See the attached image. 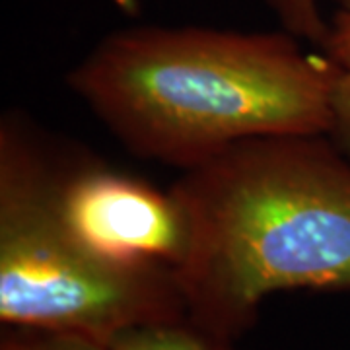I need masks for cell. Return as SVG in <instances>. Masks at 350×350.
<instances>
[{"label": "cell", "mask_w": 350, "mask_h": 350, "mask_svg": "<svg viewBox=\"0 0 350 350\" xmlns=\"http://www.w3.org/2000/svg\"><path fill=\"white\" fill-rule=\"evenodd\" d=\"M66 84L131 154L181 172L239 140L331 129V66L286 29L126 27Z\"/></svg>", "instance_id": "6da1fadb"}, {"label": "cell", "mask_w": 350, "mask_h": 350, "mask_svg": "<svg viewBox=\"0 0 350 350\" xmlns=\"http://www.w3.org/2000/svg\"><path fill=\"white\" fill-rule=\"evenodd\" d=\"M189 319L230 342L280 290H350V158L329 135L239 140L172 185Z\"/></svg>", "instance_id": "7a4b0ae2"}, {"label": "cell", "mask_w": 350, "mask_h": 350, "mask_svg": "<svg viewBox=\"0 0 350 350\" xmlns=\"http://www.w3.org/2000/svg\"><path fill=\"white\" fill-rule=\"evenodd\" d=\"M63 140L24 113L0 123V321L109 342L126 327L183 319L174 269L126 265L84 247L57 211Z\"/></svg>", "instance_id": "3957f363"}, {"label": "cell", "mask_w": 350, "mask_h": 350, "mask_svg": "<svg viewBox=\"0 0 350 350\" xmlns=\"http://www.w3.org/2000/svg\"><path fill=\"white\" fill-rule=\"evenodd\" d=\"M55 199L68 232L100 257L175 275L187 259L191 226L172 187H154L64 140Z\"/></svg>", "instance_id": "277c9868"}, {"label": "cell", "mask_w": 350, "mask_h": 350, "mask_svg": "<svg viewBox=\"0 0 350 350\" xmlns=\"http://www.w3.org/2000/svg\"><path fill=\"white\" fill-rule=\"evenodd\" d=\"M327 33L319 45L333 75L329 138L350 158V0H333Z\"/></svg>", "instance_id": "5b68a950"}, {"label": "cell", "mask_w": 350, "mask_h": 350, "mask_svg": "<svg viewBox=\"0 0 350 350\" xmlns=\"http://www.w3.org/2000/svg\"><path fill=\"white\" fill-rule=\"evenodd\" d=\"M107 345L111 350H230V342L214 337L189 317L126 327Z\"/></svg>", "instance_id": "8992f818"}, {"label": "cell", "mask_w": 350, "mask_h": 350, "mask_svg": "<svg viewBox=\"0 0 350 350\" xmlns=\"http://www.w3.org/2000/svg\"><path fill=\"white\" fill-rule=\"evenodd\" d=\"M282 29L319 49L327 33V18L317 0H265Z\"/></svg>", "instance_id": "52a82bcc"}, {"label": "cell", "mask_w": 350, "mask_h": 350, "mask_svg": "<svg viewBox=\"0 0 350 350\" xmlns=\"http://www.w3.org/2000/svg\"><path fill=\"white\" fill-rule=\"evenodd\" d=\"M10 335L2 338L0 350H111L109 345L96 338L76 335V333H59L43 329H24L16 327Z\"/></svg>", "instance_id": "ba28073f"}, {"label": "cell", "mask_w": 350, "mask_h": 350, "mask_svg": "<svg viewBox=\"0 0 350 350\" xmlns=\"http://www.w3.org/2000/svg\"><path fill=\"white\" fill-rule=\"evenodd\" d=\"M109 2L126 16H137L140 12V0H109Z\"/></svg>", "instance_id": "9c48e42d"}]
</instances>
